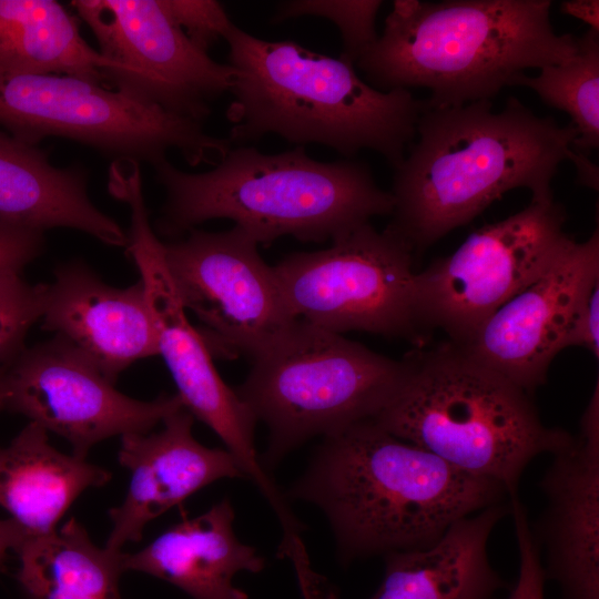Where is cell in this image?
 Segmentation results:
<instances>
[{"label":"cell","instance_id":"5","mask_svg":"<svg viewBox=\"0 0 599 599\" xmlns=\"http://www.w3.org/2000/svg\"><path fill=\"white\" fill-rule=\"evenodd\" d=\"M153 167L166 194L156 231L173 238L209 220L227 219L258 244L282 236L321 243L390 215L394 207L366 163L317 161L304 146L275 154L232 146L203 173L183 172L167 159Z\"/></svg>","mask_w":599,"mask_h":599},{"label":"cell","instance_id":"24","mask_svg":"<svg viewBox=\"0 0 599 599\" xmlns=\"http://www.w3.org/2000/svg\"><path fill=\"white\" fill-rule=\"evenodd\" d=\"M14 552L16 580L27 599H122V551L97 546L74 517L50 534L27 537Z\"/></svg>","mask_w":599,"mask_h":599},{"label":"cell","instance_id":"2","mask_svg":"<svg viewBox=\"0 0 599 599\" xmlns=\"http://www.w3.org/2000/svg\"><path fill=\"white\" fill-rule=\"evenodd\" d=\"M290 497L327 517L343 564L427 548L456 521L509 495L403 440L374 419L324 437Z\"/></svg>","mask_w":599,"mask_h":599},{"label":"cell","instance_id":"18","mask_svg":"<svg viewBox=\"0 0 599 599\" xmlns=\"http://www.w3.org/2000/svg\"><path fill=\"white\" fill-rule=\"evenodd\" d=\"M42 328L75 346L111 383L134 362L159 355L141 278L120 288L74 260L43 284Z\"/></svg>","mask_w":599,"mask_h":599},{"label":"cell","instance_id":"10","mask_svg":"<svg viewBox=\"0 0 599 599\" xmlns=\"http://www.w3.org/2000/svg\"><path fill=\"white\" fill-rule=\"evenodd\" d=\"M110 193L130 209L126 251L144 284L161 355L173 377L184 408L209 426L224 443L264 497L277 485L257 456L254 443L256 418L235 389L217 373L212 355L187 316L170 276L163 242L150 223L140 163L113 161L109 169Z\"/></svg>","mask_w":599,"mask_h":599},{"label":"cell","instance_id":"3","mask_svg":"<svg viewBox=\"0 0 599 599\" xmlns=\"http://www.w3.org/2000/svg\"><path fill=\"white\" fill-rule=\"evenodd\" d=\"M224 40L235 70L226 110L232 144L273 133L298 146L318 143L346 158L373 150L393 167L403 161L426 101L405 89H375L354 64L292 40H264L234 23Z\"/></svg>","mask_w":599,"mask_h":599},{"label":"cell","instance_id":"33","mask_svg":"<svg viewBox=\"0 0 599 599\" xmlns=\"http://www.w3.org/2000/svg\"><path fill=\"white\" fill-rule=\"evenodd\" d=\"M560 9L564 13L572 16L582 20L589 24V29L599 32L598 23V9L599 2L597 0H569L564 1L560 4Z\"/></svg>","mask_w":599,"mask_h":599},{"label":"cell","instance_id":"28","mask_svg":"<svg viewBox=\"0 0 599 599\" xmlns=\"http://www.w3.org/2000/svg\"><path fill=\"white\" fill-rule=\"evenodd\" d=\"M161 3L174 24L205 52L224 39L233 23L223 6L214 0H161Z\"/></svg>","mask_w":599,"mask_h":599},{"label":"cell","instance_id":"17","mask_svg":"<svg viewBox=\"0 0 599 599\" xmlns=\"http://www.w3.org/2000/svg\"><path fill=\"white\" fill-rule=\"evenodd\" d=\"M193 420L183 407L167 415L155 433L121 436L118 460L130 480L122 502L109 511L112 527L105 549L122 551L126 544L141 540L153 519L205 486L245 478L229 450L196 440Z\"/></svg>","mask_w":599,"mask_h":599},{"label":"cell","instance_id":"11","mask_svg":"<svg viewBox=\"0 0 599 599\" xmlns=\"http://www.w3.org/2000/svg\"><path fill=\"white\" fill-rule=\"evenodd\" d=\"M565 207L530 202L518 213L471 233L450 255L415 275V308L428 335L441 329L454 344L469 339L501 305L536 281L573 240Z\"/></svg>","mask_w":599,"mask_h":599},{"label":"cell","instance_id":"9","mask_svg":"<svg viewBox=\"0 0 599 599\" xmlns=\"http://www.w3.org/2000/svg\"><path fill=\"white\" fill-rule=\"evenodd\" d=\"M412 247L369 222L319 251L297 252L274 265L296 319L342 334L363 331L426 343L415 308Z\"/></svg>","mask_w":599,"mask_h":599},{"label":"cell","instance_id":"30","mask_svg":"<svg viewBox=\"0 0 599 599\" xmlns=\"http://www.w3.org/2000/svg\"><path fill=\"white\" fill-rule=\"evenodd\" d=\"M44 233L0 224V271L21 272L44 246Z\"/></svg>","mask_w":599,"mask_h":599},{"label":"cell","instance_id":"26","mask_svg":"<svg viewBox=\"0 0 599 599\" xmlns=\"http://www.w3.org/2000/svg\"><path fill=\"white\" fill-rule=\"evenodd\" d=\"M383 2L368 1H283L273 20L284 21L302 16H318L333 21L341 31L343 48L339 58L355 64L377 40L375 20Z\"/></svg>","mask_w":599,"mask_h":599},{"label":"cell","instance_id":"8","mask_svg":"<svg viewBox=\"0 0 599 599\" xmlns=\"http://www.w3.org/2000/svg\"><path fill=\"white\" fill-rule=\"evenodd\" d=\"M0 126L38 145L47 136L70 139L104 155L154 165L179 151L190 165H216L231 150L227 138L202 123L140 103L119 91L67 74L0 72Z\"/></svg>","mask_w":599,"mask_h":599},{"label":"cell","instance_id":"32","mask_svg":"<svg viewBox=\"0 0 599 599\" xmlns=\"http://www.w3.org/2000/svg\"><path fill=\"white\" fill-rule=\"evenodd\" d=\"M27 537V532L13 519H0V573L7 569L10 551H16Z\"/></svg>","mask_w":599,"mask_h":599},{"label":"cell","instance_id":"21","mask_svg":"<svg viewBox=\"0 0 599 599\" xmlns=\"http://www.w3.org/2000/svg\"><path fill=\"white\" fill-rule=\"evenodd\" d=\"M510 501L491 505L449 527L434 545L385 555V576L372 599H491L505 582L487 544Z\"/></svg>","mask_w":599,"mask_h":599},{"label":"cell","instance_id":"13","mask_svg":"<svg viewBox=\"0 0 599 599\" xmlns=\"http://www.w3.org/2000/svg\"><path fill=\"white\" fill-rule=\"evenodd\" d=\"M72 7L114 64L108 88L146 105L202 123L230 92L235 70L194 45L161 0H73Z\"/></svg>","mask_w":599,"mask_h":599},{"label":"cell","instance_id":"16","mask_svg":"<svg viewBox=\"0 0 599 599\" xmlns=\"http://www.w3.org/2000/svg\"><path fill=\"white\" fill-rule=\"evenodd\" d=\"M540 488L547 504L532 535L547 555L546 579L562 599H599V385L577 436L552 454Z\"/></svg>","mask_w":599,"mask_h":599},{"label":"cell","instance_id":"20","mask_svg":"<svg viewBox=\"0 0 599 599\" xmlns=\"http://www.w3.org/2000/svg\"><path fill=\"white\" fill-rule=\"evenodd\" d=\"M0 224L45 232L67 227L113 246L128 235L88 194L80 166L58 167L38 145L0 129Z\"/></svg>","mask_w":599,"mask_h":599},{"label":"cell","instance_id":"34","mask_svg":"<svg viewBox=\"0 0 599 599\" xmlns=\"http://www.w3.org/2000/svg\"><path fill=\"white\" fill-rule=\"evenodd\" d=\"M3 365L0 366V410H2V395H3Z\"/></svg>","mask_w":599,"mask_h":599},{"label":"cell","instance_id":"12","mask_svg":"<svg viewBox=\"0 0 599 599\" xmlns=\"http://www.w3.org/2000/svg\"><path fill=\"white\" fill-rule=\"evenodd\" d=\"M258 243L234 225L223 232L192 229L163 242L164 260L184 308L212 357L251 361L296 321L274 267Z\"/></svg>","mask_w":599,"mask_h":599},{"label":"cell","instance_id":"31","mask_svg":"<svg viewBox=\"0 0 599 599\" xmlns=\"http://www.w3.org/2000/svg\"><path fill=\"white\" fill-rule=\"evenodd\" d=\"M578 346L599 356V282L578 307L566 338V348Z\"/></svg>","mask_w":599,"mask_h":599},{"label":"cell","instance_id":"25","mask_svg":"<svg viewBox=\"0 0 599 599\" xmlns=\"http://www.w3.org/2000/svg\"><path fill=\"white\" fill-rule=\"evenodd\" d=\"M510 85L527 87L548 105L569 114L578 131L572 145L582 151L599 146V32L577 38L568 60L540 69L537 77L516 75Z\"/></svg>","mask_w":599,"mask_h":599},{"label":"cell","instance_id":"22","mask_svg":"<svg viewBox=\"0 0 599 599\" xmlns=\"http://www.w3.org/2000/svg\"><path fill=\"white\" fill-rule=\"evenodd\" d=\"M110 479L106 469L54 448L48 432L32 422L0 446V506L28 537L55 530L83 491Z\"/></svg>","mask_w":599,"mask_h":599},{"label":"cell","instance_id":"19","mask_svg":"<svg viewBox=\"0 0 599 599\" xmlns=\"http://www.w3.org/2000/svg\"><path fill=\"white\" fill-rule=\"evenodd\" d=\"M229 498L184 519L135 552L121 554L123 571H136L180 588L192 599H248L233 583L240 571L260 572L264 559L238 540Z\"/></svg>","mask_w":599,"mask_h":599},{"label":"cell","instance_id":"6","mask_svg":"<svg viewBox=\"0 0 599 599\" xmlns=\"http://www.w3.org/2000/svg\"><path fill=\"white\" fill-rule=\"evenodd\" d=\"M405 357L406 377L374 420L467 474L500 483L509 497L536 456L572 439L542 424L529 394L449 341Z\"/></svg>","mask_w":599,"mask_h":599},{"label":"cell","instance_id":"14","mask_svg":"<svg viewBox=\"0 0 599 599\" xmlns=\"http://www.w3.org/2000/svg\"><path fill=\"white\" fill-rule=\"evenodd\" d=\"M2 365V410L21 414L63 437L72 454L81 458L110 437L149 433L184 407L177 394H161L143 402L120 393L87 356L59 335L26 347Z\"/></svg>","mask_w":599,"mask_h":599},{"label":"cell","instance_id":"15","mask_svg":"<svg viewBox=\"0 0 599 599\" xmlns=\"http://www.w3.org/2000/svg\"><path fill=\"white\" fill-rule=\"evenodd\" d=\"M598 282L596 229L585 242L572 240L545 273L494 312L469 339L455 345L531 395L566 348L573 316Z\"/></svg>","mask_w":599,"mask_h":599},{"label":"cell","instance_id":"23","mask_svg":"<svg viewBox=\"0 0 599 599\" xmlns=\"http://www.w3.org/2000/svg\"><path fill=\"white\" fill-rule=\"evenodd\" d=\"M113 68L58 1L0 0V72L67 74L108 88Z\"/></svg>","mask_w":599,"mask_h":599},{"label":"cell","instance_id":"4","mask_svg":"<svg viewBox=\"0 0 599 599\" xmlns=\"http://www.w3.org/2000/svg\"><path fill=\"white\" fill-rule=\"evenodd\" d=\"M550 8L549 0H396L356 64L380 91L429 89L428 109L489 100L525 70L576 53L577 38L555 32Z\"/></svg>","mask_w":599,"mask_h":599},{"label":"cell","instance_id":"27","mask_svg":"<svg viewBox=\"0 0 599 599\" xmlns=\"http://www.w3.org/2000/svg\"><path fill=\"white\" fill-rule=\"evenodd\" d=\"M43 284L31 285L21 272L0 271V363L13 361L24 348L33 324L41 319Z\"/></svg>","mask_w":599,"mask_h":599},{"label":"cell","instance_id":"7","mask_svg":"<svg viewBox=\"0 0 599 599\" xmlns=\"http://www.w3.org/2000/svg\"><path fill=\"white\" fill-rule=\"evenodd\" d=\"M407 369L406 357H386L296 319L252 359L235 392L268 428L262 463L270 471L307 439L374 419L398 392Z\"/></svg>","mask_w":599,"mask_h":599},{"label":"cell","instance_id":"1","mask_svg":"<svg viewBox=\"0 0 599 599\" xmlns=\"http://www.w3.org/2000/svg\"><path fill=\"white\" fill-rule=\"evenodd\" d=\"M417 141L394 167V201L387 230L414 254L473 221L510 190L525 187L532 202L554 200L551 181L560 163L572 161L579 180L598 189V170L576 153L570 122L538 116L510 97L499 112L489 100L426 109Z\"/></svg>","mask_w":599,"mask_h":599},{"label":"cell","instance_id":"29","mask_svg":"<svg viewBox=\"0 0 599 599\" xmlns=\"http://www.w3.org/2000/svg\"><path fill=\"white\" fill-rule=\"evenodd\" d=\"M515 531L519 550V575L506 599H544L545 569L540 548L532 535L527 512L518 497L510 499Z\"/></svg>","mask_w":599,"mask_h":599}]
</instances>
